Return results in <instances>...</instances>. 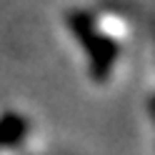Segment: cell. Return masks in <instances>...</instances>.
I'll return each mask as SVG.
<instances>
[{
    "label": "cell",
    "instance_id": "7a4b0ae2",
    "mask_svg": "<svg viewBox=\"0 0 155 155\" xmlns=\"http://www.w3.org/2000/svg\"><path fill=\"white\" fill-rule=\"evenodd\" d=\"M38 130L28 115L0 108V153H28L35 150Z\"/></svg>",
    "mask_w": 155,
    "mask_h": 155
},
{
    "label": "cell",
    "instance_id": "6da1fadb",
    "mask_svg": "<svg viewBox=\"0 0 155 155\" xmlns=\"http://www.w3.org/2000/svg\"><path fill=\"white\" fill-rule=\"evenodd\" d=\"M63 28L83 58L85 73L98 88H110L120 78L128 48L135 40V15L118 3L70 8Z\"/></svg>",
    "mask_w": 155,
    "mask_h": 155
}]
</instances>
